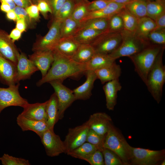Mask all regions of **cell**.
Wrapping results in <instances>:
<instances>
[{"label": "cell", "mask_w": 165, "mask_h": 165, "mask_svg": "<svg viewBox=\"0 0 165 165\" xmlns=\"http://www.w3.org/2000/svg\"><path fill=\"white\" fill-rule=\"evenodd\" d=\"M33 4H37L38 2L40 0H44L48 2V0H31Z\"/></svg>", "instance_id": "6f0895ef"}, {"label": "cell", "mask_w": 165, "mask_h": 165, "mask_svg": "<svg viewBox=\"0 0 165 165\" xmlns=\"http://www.w3.org/2000/svg\"><path fill=\"white\" fill-rule=\"evenodd\" d=\"M46 112L47 116L46 123L49 129L53 130L55 124L59 120L57 99L55 93L47 101Z\"/></svg>", "instance_id": "d4e9b609"}, {"label": "cell", "mask_w": 165, "mask_h": 165, "mask_svg": "<svg viewBox=\"0 0 165 165\" xmlns=\"http://www.w3.org/2000/svg\"><path fill=\"white\" fill-rule=\"evenodd\" d=\"M97 79L102 84L119 79L121 74L120 65L114 62L112 64L94 71Z\"/></svg>", "instance_id": "7402d4cb"}, {"label": "cell", "mask_w": 165, "mask_h": 165, "mask_svg": "<svg viewBox=\"0 0 165 165\" xmlns=\"http://www.w3.org/2000/svg\"><path fill=\"white\" fill-rule=\"evenodd\" d=\"M19 53L9 35L0 30V56L17 65Z\"/></svg>", "instance_id": "4fadbf2b"}, {"label": "cell", "mask_w": 165, "mask_h": 165, "mask_svg": "<svg viewBox=\"0 0 165 165\" xmlns=\"http://www.w3.org/2000/svg\"><path fill=\"white\" fill-rule=\"evenodd\" d=\"M39 138L48 156L55 157L65 153L64 141L54 133V130H47Z\"/></svg>", "instance_id": "8fae6325"}, {"label": "cell", "mask_w": 165, "mask_h": 165, "mask_svg": "<svg viewBox=\"0 0 165 165\" xmlns=\"http://www.w3.org/2000/svg\"><path fill=\"white\" fill-rule=\"evenodd\" d=\"M110 2L107 0H95L89 2L88 5V11L90 12L101 9L106 7Z\"/></svg>", "instance_id": "ee69618b"}, {"label": "cell", "mask_w": 165, "mask_h": 165, "mask_svg": "<svg viewBox=\"0 0 165 165\" xmlns=\"http://www.w3.org/2000/svg\"><path fill=\"white\" fill-rule=\"evenodd\" d=\"M130 145L124 137L112 124L109 123L105 135L104 148L115 152L124 165H129V150Z\"/></svg>", "instance_id": "5b68a950"}, {"label": "cell", "mask_w": 165, "mask_h": 165, "mask_svg": "<svg viewBox=\"0 0 165 165\" xmlns=\"http://www.w3.org/2000/svg\"><path fill=\"white\" fill-rule=\"evenodd\" d=\"M161 165H165V159L163 160L160 163Z\"/></svg>", "instance_id": "91938a15"}, {"label": "cell", "mask_w": 165, "mask_h": 165, "mask_svg": "<svg viewBox=\"0 0 165 165\" xmlns=\"http://www.w3.org/2000/svg\"><path fill=\"white\" fill-rule=\"evenodd\" d=\"M122 88L119 79L108 82L103 86V89L106 97V106L108 110H114L117 103L118 92Z\"/></svg>", "instance_id": "44dd1931"}, {"label": "cell", "mask_w": 165, "mask_h": 165, "mask_svg": "<svg viewBox=\"0 0 165 165\" xmlns=\"http://www.w3.org/2000/svg\"><path fill=\"white\" fill-rule=\"evenodd\" d=\"M91 165H104L103 156L101 151L97 150L85 160Z\"/></svg>", "instance_id": "7bdbcfd3"}, {"label": "cell", "mask_w": 165, "mask_h": 165, "mask_svg": "<svg viewBox=\"0 0 165 165\" xmlns=\"http://www.w3.org/2000/svg\"><path fill=\"white\" fill-rule=\"evenodd\" d=\"M125 5L110 2L106 7L101 9L89 12L82 21L94 18H110L117 14L125 7Z\"/></svg>", "instance_id": "603a6c76"}, {"label": "cell", "mask_w": 165, "mask_h": 165, "mask_svg": "<svg viewBox=\"0 0 165 165\" xmlns=\"http://www.w3.org/2000/svg\"><path fill=\"white\" fill-rule=\"evenodd\" d=\"M165 150H153L134 148L130 145L129 161L130 165H156L164 159Z\"/></svg>", "instance_id": "8992f818"}, {"label": "cell", "mask_w": 165, "mask_h": 165, "mask_svg": "<svg viewBox=\"0 0 165 165\" xmlns=\"http://www.w3.org/2000/svg\"><path fill=\"white\" fill-rule=\"evenodd\" d=\"M67 0H48V2L54 16L63 5Z\"/></svg>", "instance_id": "c3c4849f"}, {"label": "cell", "mask_w": 165, "mask_h": 165, "mask_svg": "<svg viewBox=\"0 0 165 165\" xmlns=\"http://www.w3.org/2000/svg\"><path fill=\"white\" fill-rule=\"evenodd\" d=\"M105 32L90 28H82L79 29L73 37L80 44H91Z\"/></svg>", "instance_id": "83f0119b"}, {"label": "cell", "mask_w": 165, "mask_h": 165, "mask_svg": "<svg viewBox=\"0 0 165 165\" xmlns=\"http://www.w3.org/2000/svg\"><path fill=\"white\" fill-rule=\"evenodd\" d=\"M89 129L86 122L73 128H70L64 142L65 153L69 152L79 147L86 142Z\"/></svg>", "instance_id": "7c38bea8"}, {"label": "cell", "mask_w": 165, "mask_h": 165, "mask_svg": "<svg viewBox=\"0 0 165 165\" xmlns=\"http://www.w3.org/2000/svg\"><path fill=\"white\" fill-rule=\"evenodd\" d=\"M112 121L110 116L105 112H97L90 115L86 122L89 128L97 134L105 135L109 123Z\"/></svg>", "instance_id": "2e32d148"}, {"label": "cell", "mask_w": 165, "mask_h": 165, "mask_svg": "<svg viewBox=\"0 0 165 165\" xmlns=\"http://www.w3.org/2000/svg\"><path fill=\"white\" fill-rule=\"evenodd\" d=\"M164 49L165 46L163 47L158 55L145 84L148 91L158 103L161 100L165 82V66L162 60Z\"/></svg>", "instance_id": "7a4b0ae2"}, {"label": "cell", "mask_w": 165, "mask_h": 165, "mask_svg": "<svg viewBox=\"0 0 165 165\" xmlns=\"http://www.w3.org/2000/svg\"><path fill=\"white\" fill-rule=\"evenodd\" d=\"M120 32L122 41L120 45L115 51L109 54L115 60L123 57H129L151 45L137 37L134 31L123 29Z\"/></svg>", "instance_id": "277c9868"}, {"label": "cell", "mask_w": 165, "mask_h": 165, "mask_svg": "<svg viewBox=\"0 0 165 165\" xmlns=\"http://www.w3.org/2000/svg\"><path fill=\"white\" fill-rule=\"evenodd\" d=\"M61 20H54L46 34L33 45V51L54 50L61 39L60 26Z\"/></svg>", "instance_id": "30bf717a"}, {"label": "cell", "mask_w": 165, "mask_h": 165, "mask_svg": "<svg viewBox=\"0 0 165 165\" xmlns=\"http://www.w3.org/2000/svg\"><path fill=\"white\" fill-rule=\"evenodd\" d=\"M22 33L20 31L15 28L12 31L9 36V38L14 42L20 39Z\"/></svg>", "instance_id": "f907efd6"}, {"label": "cell", "mask_w": 165, "mask_h": 165, "mask_svg": "<svg viewBox=\"0 0 165 165\" xmlns=\"http://www.w3.org/2000/svg\"><path fill=\"white\" fill-rule=\"evenodd\" d=\"M118 14L122 19L124 29L131 31H134L139 19L131 14L125 7Z\"/></svg>", "instance_id": "e575fe53"}, {"label": "cell", "mask_w": 165, "mask_h": 165, "mask_svg": "<svg viewBox=\"0 0 165 165\" xmlns=\"http://www.w3.org/2000/svg\"><path fill=\"white\" fill-rule=\"evenodd\" d=\"M16 6L22 7L25 9L32 4L31 0H13Z\"/></svg>", "instance_id": "816d5d0a"}, {"label": "cell", "mask_w": 165, "mask_h": 165, "mask_svg": "<svg viewBox=\"0 0 165 165\" xmlns=\"http://www.w3.org/2000/svg\"><path fill=\"white\" fill-rule=\"evenodd\" d=\"M7 18L10 20L16 21L17 16L13 10H10L6 13Z\"/></svg>", "instance_id": "db71d44e"}, {"label": "cell", "mask_w": 165, "mask_h": 165, "mask_svg": "<svg viewBox=\"0 0 165 165\" xmlns=\"http://www.w3.org/2000/svg\"><path fill=\"white\" fill-rule=\"evenodd\" d=\"M80 45L73 37L62 38L54 50L67 57H72Z\"/></svg>", "instance_id": "484cf974"}, {"label": "cell", "mask_w": 165, "mask_h": 165, "mask_svg": "<svg viewBox=\"0 0 165 165\" xmlns=\"http://www.w3.org/2000/svg\"><path fill=\"white\" fill-rule=\"evenodd\" d=\"M121 41L120 32L105 31L99 35L90 45L95 53L109 55L118 47Z\"/></svg>", "instance_id": "52a82bcc"}, {"label": "cell", "mask_w": 165, "mask_h": 165, "mask_svg": "<svg viewBox=\"0 0 165 165\" xmlns=\"http://www.w3.org/2000/svg\"><path fill=\"white\" fill-rule=\"evenodd\" d=\"M30 18L38 19L39 17V10L37 5L32 4L25 8Z\"/></svg>", "instance_id": "7dc6e473"}, {"label": "cell", "mask_w": 165, "mask_h": 165, "mask_svg": "<svg viewBox=\"0 0 165 165\" xmlns=\"http://www.w3.org/2000/svg\"><path fill=\"white\" fill-rule=\"evenodd\" d=\"M54 61L46 74L36 83L40 86L54 80L63 81L68 78H77L87 70L86 64L77 63L56 50H53Z\"/></svg>", "instance_id": "6da1fadb"}, {"label": "cell", "mask_w": 165, "mask_h": 165, "mask_svg": "<svg viewBox=\"0 0 165 165\" xmlns=\"http://www.w3.org/2000/svg\"><path fill=\"white\" fill-rule=\"evenodd\" d=\"M95 53V51L90 44H80L76 52L71 58L77 63L87 64Z\"/></svg>", "instance_id": "f546056e"}, {"label": "cell", "mask_w": 165, "mask_h": 165, "mask_svg": "<svg viewBox=\"0 0 165 165\" xmlns=\"http://www.w3.org/2000/svg\"><path fill=\"white\" fill-rule=\"evenodd\" d=\"M97 150L96 146L89 142H86L67 154L73 157L85 160Z\"/></svg>", "instance_id": "d6a6232c"}, {"label": "cell", "mask_w": 165, "mask_h": 165, "mask_svg": "<svg viewBox=\"0 0 165 165\" xmlns=\"http://www.w3.org/2000/svg\"><path fill=\"white\" fill-rule=\"evenodd\" d=\"M89 1L82 0L75 4L71 17L81 23L89 12L88 5Z\"/></svg>", "instance_id": "d590c367"}, {"label": "cell", "mask_w": 165, "mask_h": 165, "mask_svg": "<svg viewBox=\"0 0 165 165\" xmlns=\"http://www.w3.org/2000/svg\"><path fill=\"white\" fill-rule=\"evenodd\" d=\"M47 101L43 103H28L23 108V110L20 114L30 119L47 122Z\"/></svg>", "instance_id": "ac0fdd59"}, {"label": "cell", "mask_w": 165, "mask_h": 165, "mask_svg": "<svg viewBox=\"0 0 165 165\" xmlns=\"http://www.w3.org/2000/svg\"><path fill=\"white\" fill-rule=\"evenodd\" d=\"M75 3L72 0H67L54 15V18L62 20L71 16Z\"/></svg>", "instance_id": "74e56055"}, {"label": "cell", "mask_w": 165, "mask_h": 165, "mask_svg": "<svg viewBox=\"0 0 165 165\" xmlns=\"http://www.w3.org/2000/svg\"><path fill=\"white\" fill-rule=\"evenodd\" d=\"M9 0H0V1H1V2H6Z\"/></svg>", "instance_id": "94428289"}, {"label": "cell", "mask_w": 165, "mask_h": 165, "mask_svg": "<svg viewBox=\"0 0 165 165\" xmlns=\"http://www.w3.org/2000/svg\"><path fill=\"white\" fill-rule=\"evenodd\" d=\"M16 122L18 125L23 131H32L39 137L49 129L46 122L30 119L20 114L17 117Z\"/></svg>", "instance_id": "e0dca14e"}, {"label": "cell", "mask_w": 165, "mask_h": 165, "mask_svg": "<svg viewBox=\"0 0 165 165\" xmlns=\"http://www.w3.org/2000/svg\"><path fill=\"white\" fill-rule=\"evenodd\" d=\"M17 16V20H25L27 25L31 24V19L28 16L25 9L16 6L13 10Z\"/></svg>", "instance_id": "f6af8a7d"}, {"label": "cell", "mask_w": 165, "mask_h": 165, "mask_svg": "<svg viewBox=\"0 0 165 165\" xmlns=\"http://www.w3.org/2000/svg\"><path fill=\"white\" fill-rule=\"evenodd\" d=\"M125 8L138 19L147 16L145 0H131L125 5Z\"/></svg>", "instance_id": "4dcf8cb0"}, {"label": "cell", "mask_w": 165, "mask_h": 165, "mask_svg": "<svg viewBox=\"0 0 165 165\" xmlns=\"http://www.w3.org/2000/svg\"><path fill=\"white\" fill-rule=\"evenodd\" d=\"M28 58L41 72L43 78L53 61V53L52 50L37 51L29 55Z\"/></svg>", "instance_id": "9a60e30c"}, {"label": "cell", "mask_w": 165, "mask_h": 165, "mask_svg": "<svg viewBox=\"0 0 165 165\" xmlns=\"http://www.w3.org/2000/svg\"><path fill=\"white\" fill-rule=\"evenodd\" d=\"M0 160L3 165H30L29 161L27 159L18 158L4 153L0 157Z\"/></svg>", "instance_id": "b9f144b4"}, {"label": "cell", "mask_w": 165, "mask_h": 165, "mask_svg": "<svg viewBox=\"0 0 165 165\" xmlns=\"http://www.w3.org/2000/svg\"><path fill=\"white\" fill-rule=\"evenodd\" d=\"M16 22V28L22 33L25 31L27 26L25 20H18Z\"/></svg>", "instance_id": "f5cc1de1"}, {"label": "cell", "mask_w": 165, "mask_h": 165, "mask_svg": "<svg viewBox=\"0 0 165 165\" xmlns=\"http://www.w3.org/2000/svg\"><path fill=\"white\" fill-rule=\"evenodd\" d=\"M165 0L146 1V16L154 21L162 13L165 12Z\"/></svg>", "instance_id": "1f68e13d"}, {"label": "cell", "mask_w": 165, "mask_h": 165, "mask_svg": "<svg viewBox=\"0 0 165 165\" xmlns=\"http://www.w3.org/2000/svg\"><path fill=\"white\" fill-rule=\"evenodd\" d=\"M20 84L18 83L8 88L0 87V113L5 108L10 106H19L24 108L29 103L22 97L19 89Z\"/></svg>", "instance_id": "ba28073f"}, {"label": "cell", "mask_w": 165, "mask_h": 165, "mask_svg": "<svg viewBox=\"0 0 165 165\" xmlns=\"http://www.w3.org/2000/svg\"><path fill=\"white\" fill-rule=\"evenodd\" d=\"M85 73L86 76V81L82 85L72 90L76 100H86L92 95L91 91L97 77L94 71L87 70Z\"/></svg>", "instance_id": "ffe728a7"}, {"label": "cell", "mask_w": 165, "mask_h": 165, "mask_svg": "<svg viewBox=\"0 0 165 165\" xmlns=\"http://www.w3.org/2000/svg\"><path fill=\"white\" fill-rule=\"evenodd\" d=\"M146 0V1H155V0Z\"/></svg>", "instance_id": "6125c7cd"}, {"label": "cell", "mask_w": 165, "mask_h": 165, "mask_svg": "<svg viewBox=\"0 0 165 165\" xmlns=\"http://www.w3.org/2000/svg\"><path fill=\"white\" fill-rule=\"evenodd\" d=\"M116 60L108 54L95 53L86 64L87 70L94 71L112 64Z\"/></svg>", "instance_id": "4316f807"}, {"label": "cell", "mask_w": 165, "mask_h": 165, "mask_svg": "<svg viewBox=\"0 0 165 165\" xmlns=\"http://www.w3.org/2000/svg\"><path fill=\"white\" fill-rule=\"evenodd\" d=\"M39 11L44 16L46 17L48 13L52 14V9L47 2L40 0L37 4Z\"/></svg>", "instance_id": "bcb514c9"}, {"label": "cell", "mask_w": 165, "mask_h": 165, "mask_svg": "<svg viewBox=\"0 0 165 165\" xmlns=\"http://www.w3.org/2000/svg\"><path fill=\"white\" fill-rule=\"evenodd\" d=\"M105 165H123V162L115 152L107 148H104L101 151Z\"/></svg>", "instance_id": "ab89813d"}, {"label": "cell", "mask_w": 165, "mask_h": 165, "mask_svg": "<svg viewBox=\"0 0 165 165\" xmlns=\"http://www.w3.org/2000/svg\"><path fill=\"white\" fill-rule=\"evenodd\" d=\"M17 72L16 83L21 80L30 78L35 72L39 71L33 62L23 53H19L16 65Z\"/></svg>", "instance_id": "5bb4252c"}, {"label": "cell", "mask_w": 165, "mask_h": 165, "mask_svg": "<svg viewBox=\"0 0 165 165\" xmlns=\"http://www.w3.org/2000/svg\"><path fill=\"white\" fill-rule=\"evenodd\" d=\"M105 135L99 134L89 129L87 134L86 142L96 146L98 150L102 151L104 148Z\"/></svg>", "instance_id": "8d00e7d4"}, {"label": "cell", "mask_w": 165, "mask_h": 165, "mask_svg": "<svg viewBox=\"0 0 165 165\" xmlns=\"http://www.w3.org/2000/svg\"><path fill=\"white\" fill-rule=\"evenodd\" d=\"M148 42H151L153 45L165 46V28L155 29L151 31L148 36Z\"/></svg>", "instance_id": "f35d334b"}, {"label": "cell", "mask_w": 165, "mask_h": 165, "mask_svg": "<svg viewBox=\"0 0 165 165\" xmlns=\"http://www.w3.org/2000/svg\"><path fill=\"white\" fill-rule=\"evenodd\" d=\"M164 46L150 45L129 57L134 65L135 71L145 84L158 55Z\"/></svg>", "instance_id": "3957f363"}, {"label": "cell", "mask_w": 165, "mask_h": 165, "mask_svg": "<svg viewBox=\"0 0 165 165\" xmlns=\"http://www.w3.org/2000/svg\"><path fill=\"white\" fill-rule=\"evenodd\" d=\"M75 4L78 3L82 0H72Z\"/></svg>", "instance_id": "680465c9"}, {"label": "cell", "mask_w": 165, "mask_h": 165, "mask_svg": "<svg viewBox=\"0 0 165 165\" xmlns=\"http://www.w3.org/2000/svg\"><path fill=\"white\" fill-rule=\"evenodd\" d=\"M16 65L0 56V80L8 86L16 84Z\"/></svg>", "instance_id": "d6986e66"}, {"label": "cell", "mask_w": 165, "mask_h": 165, "mask_svg": "<svg viewBox=\"0 0 165 165\" xmlns=\"http://www.w3.org/2000/svg\"></svg>", "instance_id": "be15d7a7"}, {"label": "cell", "mask_w": 165, "mask_h": 165, "mask_svg": "<svg viewBox=\"0 0 165 165\" xmlns=\"http://www.w3.org/2000/svg\"><path fill=\"white\" fill-rule=\"evenodd\" d=\"M110 2H112L117 3L126 4L131 0H107Z\"/></svg>", "instance_id": "9f6ffc18"}, {"label": "cell", "mask_w": 165, "mask_h": 165, "mask_svg": "<svg viewBox=\"0 0 165 165\" xmlns=\"http://www.w3.org/2000/svg\"><path fill=\"white\" fill-rule=\"evenodd\" d=\"M63 82L60 80H54L49 82L54 89L57 97L59 120L63 118L65 110L76 100L73 90L64 86Z\"/></svg>", "instance_id": "9c48e42d"}, {"label": "cell", "mask_w": 165, "mask_h": 165, "mask_svg": "<svg viewBox=\"0 0 165 165\" xmlns=\"http://www.w3.org/2000/svg\"><path fill=\"white\" fill-rule=\"evenodd\" d=\"M1 2L0 6L1 10L7 13L11 10L10 6L8 3L5 2Z\"/></svg>", "instance_id": "11a10c76"}, {"label": "cell", "mask_w": 165, "mask_h": 165, "mask_svg": "<svg viewBox=\"0 0 165 165\" xmlns=\"http://www.w3.org/2000/svg\"><path fill=\"white\" fill-rule=\"evenodd\" d=\"M156 29L165 28V12L158 16L155 21Z\"/></svg>", "instance_id": "681fc988"}, {"label": "cell", "mask_w": 165, "mask_h": 165, "mask_svg": "<svg viewBox=\"0 0 165 165\" xmlns=\"http://www.w3.org/2000/svg\"><path fill=\"white\" fill-rule=\"evenodd\" d=\"M80 26L81 23L71 16L62 20L60 26L61 38L73 37L79 30Z\"/></svg>", "instance_id": "f1b7e54d"}, {"label": "cell", "mask_w": 165, "mask_h": 165, "mask_svg": "<svg viewBox=\"0 0 165 165\" xmlns=\"http://www.w3.org/2000/svg\"><path fill=\"white\" fill-rule=\"evenodd\" d=\"M109 19L94 18L87 20L81 23L79 30L82 28H90L106 31L108 27Z\"/></svg>", "instance_id": "836d02e7"}, {"label": "cell", "mask_w": 165, "mask_h": 165, "mask_svg": "<svg viewBox=\"0 0 165 165\" xmlns=\"http://www.w3.org/2000/svg\"><path fill=\"white\" fill-rule=\"evenodd\" d=\"M156 28L155 21L150 18L145 16L138 19L136 28L134 32L136 36L138 38L148 42V35Z\"/></svg>", "instance_id": "cb8c5ba5"}, {"label": "cell", "mask_w": 165, "mask_h": 165, "mask_svg": "<svg viewBox=\"0 0 165 165\" xmlns=\"http://www.w3.org/2000/svg\"><path fill=\"white\" fill-rule=\"evenodd\" d=\"M124 29L123 21L117 13L109 19L108 28L106 32H120Z\"/></svg>", "instance_id": "60d3db41"}]
</instances>
